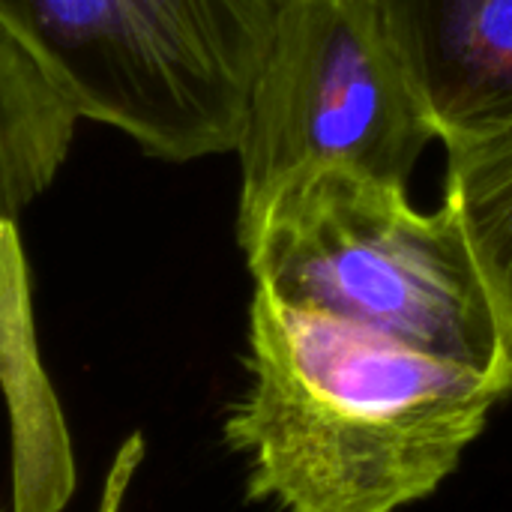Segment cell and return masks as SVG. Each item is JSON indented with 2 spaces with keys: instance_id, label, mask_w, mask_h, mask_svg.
Masks as SVG:
<instances>
[{
  "instance_id": "obj_2",
  "label": "cell",
  "mask_w": 512,
  "mask_h": 512,
  "mask_svg": "<svg viewBox=\"0 0 512 512\" xmlns=\"http://www.w3.org/2000/svg\"><path fill=\"white\" fill-rule=\"evenodd\" d=\"M258 288L504 384L512 366L468 240L405 186L321 174L237 228Z\"/></svg>"
},
{
  "instance_id": "obj_6",
  "label": "cell",
  "mask_w": 512,
  "mask_h": 512,
  "mask_svg": "<svg viewBox=\"0 0 512 512\" xmlns=\"http://www.w3.org/2000/svg\"><path fill=\"white\" fill-rule=\"evenodd\" d=\"M0 387L12 420V512H60L75 471L63 417L39 363L18 222L0 231Z\"/></svg>"
},
{
  "instance_id": "obj_5",
  "label": "cell",
  "mask_w": 512,
  "mask_h": 512,
  "mask_svg": "<svg viewBox=\"0 0 512 512\" xmlns=\"http://www.w3.org/2000/svg\"><path fill=\"white\" fill-rule=\"evenodd\" d=\"M438 141L512 117V0H366Z\"/></svg>"
},
{
  "instance_id": "obj_9",
  "label": "cell",
  "mask_w": 512,
  "mask_h": 512,
  "mask_svg": "<svg viewBox=\"0 0 512 512\" xmlns=\"http://www.w3.org/2000/svg\"><path fill=\"white\" fill-rule=\"evenodd\" d=\"M138 459H141V444H138V438H132V441L120 450V456H117V465H114V471H111V483H108V492H105L102 512H114V504L123 501V492H126V486H129V477H132Z\"/></svg>"
},
{
  "instance_id": "obj_1",
  "label": "cell",
  "mask_w": 512,
  "mask_h": 512,
  "mask_svg": "<svg viewBox=\"0 0 512 512\" xmlns=\"http://www.w3.org/2000/svg\"><path fill=\"white\" fill-rule=\"evenodd\" d=\"M249 387L225 417L249 498L282 512H399L480 438L501 381L255 285Z\"/></svg>"
},
{
  "instance_id": "obj_7",
  "label": "cell",
  "mask_w": 512,
  "mask_h": 512,
  "mask_svg": "<svg viewBox=\"0 0 512 512\" xmlns=\"http://www.w3.org/2000/svg\"><path fill=\"white\" fill-rule=\"evenodd\" d=\"M444 147L441 204L468 240L512 366V117Z\"/></svg>"
},
{
  "instance_id": "obj_4",
  "label": "cell",
  "mask_w": 512,
  "mask_h": 512,
  "mask_svg": "<svg viewBox=\"0 0 512 512\" xmlns=\"http://www.w3.org/2000/svg\"><path fill=\"white\" fill-rule=\"evenodd\" d=\"M432 141L438 135L366 0H288L234 150L237 228L321 174L408 186Z\"/></svg>"
},
{
  "instance_id": "obj_8",
  "label": "cell",
  "mask_w": 512,
  "mask_h": 512,
  "mask_svg": "<svg viewBox=\"0 0 512 512\" xmlns=\"http://www.w3.org/2000/svg\"><path fill=\"white\" fill-rule=\"evenodd\" d=\"M78 114L0 33V231L57 180Z\"/></svg>"
},
{
  "instance_id": "obj_3",
  "label": "cell",
  "mask_w": 512,
  "mask_h": 512,
  "mask_svg": "<svg viewBox=\"0 0 512 512\" xmlns=\"http://www.w3.org/2000/svg\"><path fill=\"white\" fill-rule=\"evenodd\" d=\"M288 0H0V33L78 120L186 165L234 153Z\"/></svg>"
}]
</instances>
